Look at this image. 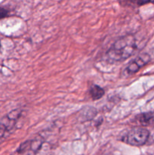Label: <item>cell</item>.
Wrapping results in <instances>:
<instances>
[{
    "label": "cell",
    "mask_w": 154,
    "mask_h": 155,
    "mask_svg": "<svg viewBox=\"0 0 154 155\" xmlns=\"http://www.w3.org/2000/svg\"><path fill=\"white\" fill-rule=\"evenodd\" d=\"M137 49L138 45L136 38L132 35L124 36L113 44L106 53V58L112 63L123 61L134 54Z\"/></svg>",
    "instance_id": "obj_1"
},
{
    "label": "cell",
    "mask_w": 154,
    "mask_h": 155,
    "mask_svg": "<svg viewBox=\"0 0 154 155\" xmlns=\"http://www.w3.org/2000/svg\"><path fill=\"white\" fill-rule=\"evenodd\" d=\"M149 137V132L144 127H137L130 130L121 140L131 146H142L145 145Z\"/></svg>",
    "instance_id": "obj_2"
},
{
    "label": "cell",
    "mask_w": 154,
    "mask_h": 155,
    "mask_svg": "<svg viewBox=\"0 0 154 155\" xmlns=\"http://www.w3.org/2000/svg\"><path fill=\"white\" fill-rule=\"evenodd\" d=\"M150 61V56L148 54H142L137 56L134 61L131 62L122 71V76L123 77H128L138 72L143 67Z\"/></svg>",
    "instance_id": "obj_3"
},
{
    "label": "cell",
    "mask_w": 154,
    "mask_h": 155,
    "mask_svg": "<svg viewBox=\"0 0 154 155\" xmlns=\"http://www.w3.org/2000/svg\"><path fill=\"white\" fill-rule=\"evenodd\" d=\"M136 120L142 127H154V111L140 114L136 117Z\"/></svg>",
    "instance_id": "obj_4"
},
{
    "label": "cell",
    "mask_w": 154,
    "mask_h": 155,
    "mask_svg": "<svg viewBox=\"0 0 154 155\" xmlns=\"http://www.w3.org/2000/svg\"><path fill=\"white\" fill-rule=\"evenodd\" d=\"M89 94L91 98L95 101V100L101 99L105 94V91L98 85H92L89 89Z\"/></svg>",
    "instance_id": "obj_5"
},
{
    "label": "cell",
    "mask_w": 154,
    "mask_h": 155,
    "mask_svg": "<svg viewBox=\"0 0 154 155\" xmlns=\"http://www.w3.org/2000/svg\"><path fill=\"white\" fill-rule=\"evenodd\" d=\"M128 1L131 2V3L137 5H143L150 2V0H128Z\"/></svg>",
    "instance_id": "obj_6"
},
{
    "label": "cell",
    "mask_w": 154,
    "mask_h": 155,
    "mask_svg": "<svg viewBox=\"0 0 154 155\" xmlns=\"http://www.w3.org/2000/svg\"><path fill=\"white\" fill-rule=\"evenodd\" d=\"M8 15V10L2 8H0V20L6 18Z\"/></svg>",
    "instance_id": "obj_7"
},
{
    "label": "cell",
    "mask_w": 154,
    "mask_h": 155,
    "mask_svg": "<svg viewBox=\"0 0 154 155\" xmlns=\"http://www.w3.org/2000/svg\"><path fill=\"white\" fill-rule=\"evenodd\" d=\"M150 2L153 3V4H154V0H150Z\"/></svg>",
    "instance_id": "obj_8"
}]
</instances>
